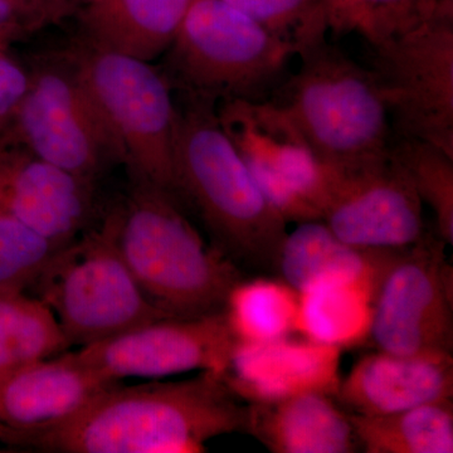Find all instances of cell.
Here are the masks:
<instances>
[{"label": "cell", "mask_w": 453, "mask_h": 453, "mask_svg": "<svg viewBox=\"0 0 453 453\" xmlns=\"http://www.w3.org/2000/svg\"><path fill=\"white\" fill-rule=\"evenodd\" d=\"M71 2H73V0H71ZM82 2H83V0H82Z\"/></svg>", "instance_id": "f546056e"}, {"label": "cell", "mask_w": 453, "mask_h": 453, "mask_svg": "<svg viewBox=\"0 0 453 453\" xmlns=\"http://www.w3.org/2000/svg\"><path fill=\"white\" fill-rule=\"evenodd\" d=\"M401 252L351 246L336 237L323 220H309L297 223L286 234L276 273L296 292L314 280L330 276L357 280L378 292L390 264Z\"/></svg>", "instance_id": "ffe728a7"}, {"label": "cell", "mask_w": 453, "mask_h": 453, "mask_svg": "<svg viewBox=\"0 0 453 453\" xmlns=\"http://www.w3.org/2000/svg\"><path fill=\"white\" fill-rule=\"evenodd\" d=\"M265 198L286 222L321 219L342 173L321 162L275 101L226 98L216 107Z\"/></svg>", "instance_id": "ba28073f"}, {"label": "cell", "mask_w": 453, "mask_h": 453, "mask_svg": "<svg viewBox=\"0 0 453 453\" xmlns=\"http://www.w3.org/2000/svg\"><path fill=\"white\" fill-rule=\"evenodd\" d=\"M62 247L0 211V294L26 292Z\"/></svg>", "instance_id": "83f0119b"}, {"label": "cell", "mask_w": 453, "mask_h": 453, "mask_svg": "<svg viewBox=\"0 0 453 453\" xmlns=\"http://www.w3.org/2000/svg\"><path fill=\"white\" fill-rule=\"evenodd\" d=\"M372 49V71L398 138L431 142L453 157V7Z\"/></svg>", "instance_id": "9c48e42d"}, {"label": "cell", "mask_w": 453, "mask_h": 453, "mask_svg": "<svg viewBox=\"0 0 453 453\" xmlns=\"http://www.w3.org/2000/svg\"><path fill=\"white\" fill-rule=\"evenodd\" d=\"M174 166L178 193L196 205L217 249L235 265L276 273L288 222L220 127L214 100L192 95L177 107Z\"/></svg>", "instance_id": "7a4b0ae2"}, {"label": "cell", "mask_w": 453, "mask_h": 453, "mask_svg": "<svg viewBox=\"0 0 453 453\" xmlns=\"http://www.w3.org/2000/svg\"><path fill=\"white\" fill-rule=\"evenodd\" d=\"M70 347L56 315L40 297L0 294V377Z\"/></svg>", "instance_id": "603a6c76"}, {"label": "cell", "mask_w": 453, "mask_h": 453, "mask_svg": "<svg viewBox=\"0 0 453 453\" xmlns=\"http://www.w3.org/2000/svg\"><path fill=\"white\" fill-rule=\"evenodd\" d=\"M299 294L281 279H241L226 297V321L238 342H267L297 334Z\"/></svg>", "instance_id": "cb8c5ba5"}, {"label": "cell", "mask_w": 453, "mask_h": 453, "mask_svg": "<svg viewBox=\"0 0 453 453\" xmlns=\"http://www.w3.org/2000/svg\"><path fill=\"white\" fill-rule=\"evenodd\" d=\"M335 398L349 413L365 416L453 398V356H399L377 349L354 363Z\"/></svg>", "instance_id": "e0dca14e"}, {"label": "cell", "mask_w": 453, "mask_h": 453, "mask_svg": "<svg viewBox=\"0 0 453 453\" xmlns=\"http://www.w3.org/2000/svg\"><path fill=\"white\" fill-rule=\"evenodd\" d=\"M285 43L295 56L326 41L330 31L325 0H223Z\"/></svg>", "instance_id": "4316f807"}, {"label": "cell", "mask_w": 453, "mask_h": 453, "mask_svg": "<svg viewBox=\"0 0 453 453\" xmlns=\"http://www.w3.org/2000/svg\"><path fill=\"white\" fill-rule=\"evenodd\" d=\"M249 404L222 375L107 387L32 447L64 453H201L208 441L246 431Z\"/></svg>", "instance_id": "6da1fadb"}, {"label": "cell", "mask_w": 453, "mask_h": 453, "mask_svg": "<svg viewBox=\"0 0 453 453\" xmlns=\"http://www.w3.org/2000/svg\"><path fill=\"white\" fill-rule=\"evenodd\" d=\"M246 432L273 453H353L360 449L350 414L335 396L325 393L249 404Z\"/></svg>", "instance_id": "ac0fdd59"}, {"label": "cell", "mask_w": 453, "mask_h": 453, "mask_svg": "<svg viewBox=\"0 0 453 453\" xmlns=\"http://www.w3.org/2000/svg\"><path fill=\"white\" fill-rule=\"evenodd\" d=\"M169 65L190 95L265 100L294 52L223 0H195L169 47Z\"/></svg>", "instance_id": "52a82bcc"}, {"label": "cell", "mask_w": 453, "mask_h": 453, "mask_svg": "<svg viewBox=\"0 0 453 453\" xmlns=\"http://www.w3.org/2000/svg\"><path fill=\"white\" fill-rule=\"evenodd\" d=\"M422 207L390 149L383 159L342 173L321 220L351 246L403 251L427 235Z\"/></svg>", "instance_id": "4fadbf2b"}, {"label": "cell", "mask_w": 453, "mask_h": 453, "mask_svg": "<svg viewBox=\"0 0 453 453\" xmlns=\"http://www.w3.org/2000/svg\"><path fill=\"white\" fill-rule=\"evenodd\" d=\"M392 153L401 163L423 204L436 219L438 238L453 244V157L442 149L412 138L392 142Z\"/></svg>", "instance_id": "484cf974"}, {"label": "cell", "mask_w": 453, "mask_h": 453, "mask_svg": "<svg viewBox=\"0 0 453 453\" xmlns=\"http://www.w3.org/2000/svg\"><path fill=\"white\" fill-rule=\"evenodd\" d=\"M300 58L299 71L275 103L319 159L347 173L386 157L392 149V122L374 73L327 41Z\"/></svg>", "instance_id": "277c9868"}, {"label": "cell", "mask_w": 453, "mask_h": 453, "mask_svg": "<svg viewBox=\"0 0 453 453\" xmlns=\"http://www.w3.org/2000/svg\"><path fill=\"white\" fill-rule=\"evenodd\" d=\"M115 216L119 251L155 308L169 318L223 311L240 268L204 242L172 193L136 181Z\"/></svg>", "instance_id": "3957f363"}, {"label": "cell", "mask_w": 453, "mask_h": 453, "mask_svg": "<svg viewBox=\"0 0 453 453\" xmlns=\"http://www.w3.org/2000/svg\"><path fill=\"white\" fill-rule=\"evenodd\" d=\"M445 247L427 234L390 264L372 308L375 348L399 356L453 353V270Z\"/></svg>", "instance_id": "8fae6325"}, {"label": "cell", "mask_w": 453, "mask_h": 453, "mask_svg": "<svg viewBox=\"0 0 453 453\" xmlns=\"http://www.w3.org/2000/svg\"><path fill=\"white\" fill-rule=\"evenodd\" d=\"M325 3L330 29L359 33L372 47L425 22L438 9L453 7L442 0H325Z\"/></svg>", "instance_id": "d4e9b609"}, {"label": "cell", "mask_w": 453, "mask_h": 453, "mask_svg": "<svg viewBox=\"0 0 453 453\" xmlns=\"http://www.w3.org/2000/svg\"><path fill=\"white\" fill-rule=\"evenodd\" d=\"M297 294L299 335L342 351L371 338L377 290L368 283L349 277H321Z\"/></svg>", "instance_id": "44dd1931"}, {"label": "cell", "mask_w": 453, "mask_h": 453, "mask_svg": "<svg viewBox=\"0 0 453 453\" xmlns=\"http://www.w3.org/2000/svg\"><path fill=\"white\" fill-rule=\"evenodd\" d=\"M342 350L296 334L267 342H235L222 375L244 403H273L305 393L336 395Z\"/></svg>", "instance_id": "2e32d148"}, {"label": "cell", "mask_w": 453, "mask_h": 453, "mask_svg": "<svg viewBox=\"0 0 453 453\" xmlns=\"http://www.w3.org/2000/svg\"><path fill=\"white\" fill-rule=\"evenodd\" d=\"M350 414L366 453H452V398L380 416Z\"/></svg>", "instance_id": "7402d4cb"}, {"label": "cell", "mask_w": 453, "mask_h": 453, "mask_svg": "<svg viewBox=\"0 0 453 453\" xmlns=\"http://www.w3.org/2000/svg\"><path fill=\"white\" fill-rule=\"evenodd\" d=\"M94 183L74 177L27 150L8 135L0 138V211L65 247L88 225Z\"/></svg>", "instance_id": "9a60e30c"}, {"label": "cell", "mask_w": 453, "mask_h": 453, "mask_svg": "<svg viewBox=\"0 0 453 453\" xmlns=\"http://www.w3.org/2000/svg\"><path fill=\"white\" fill-rule=\"evenodd\" d=\"M113 381L73 353L38 360L0 377V443L32 447L65 425Z\"/></svg>", "instance_id": "5bb4252c"}, {"label": "cell", "mask_w": 453, "mask_h": 453, "mask_svg": "<svg viewBox=\"0 0 453 453\" xmlns=\"http://www.w3.org/2000/svg\"><path fill=\"white\" fill-rule=\"evenodd\" d=\"M44 162L94 183L118 145L73 65L42 68L29 85L8 134Z\"/></svg>", "instance_id": "30bf717a"}, {"label": "cell", "mask_w": 453, "mask_h": 453, "mask_svg": "<svg viewBox=\"0 0 453 453\" xmlns=\"http://www.w3.org/2000/svg\"><path fill=\"white\" fill-rule=\"evenodd\" d=\"M71 65L111 133L121 163L136 181L177 195L174 166L177 105L153 65L83 41Z\"/></svg>", "instance_id": "5b68a950"}, {"label": "cell", "mask_w": 453, "mask_h": 453, "mask_svg": "<svg viewBox=\"0 0 453 453\" xmlns=\"http://www.w3.org/2000/svg\"><path fill=\"white\" fill-rule=\"evenodd\" d=\"M29 85V74L0 47V138L8 134Z\"/></svg>", "instance_id": "f1b7e54d"}, {"label": "cell", "mask_w": 453, "mask_h": 453, "mask_svg": "<svg viewBox=\"0 0 453 453\" xmlns=\"http://www.w3.org/2000/svg\"><path fill=\"white\" fill-rule=\"evenodd\" d=\"M115 211L96 231L65 244L33 286L71 345L94 344L169 318L140 288L116 243Z\"/></svg>", "instance_id": "8992f818"}, {"label": "cell", "mask_w": 453, "mask_h": 453, "mask_svg": "<svg viewBox=\"0 0 453 453\" xmlns=\"http://www.w3.org/2000/svg\"><path fill=\"white\" fill-rule=\"evenodd\" d=\"M195 0H83V41L150 62L169 50Z\"/></svg>", "instance_id": "d6986e66"}, {"label": "cell", "mask_w": 453, "mask_h": 453, "mask_svg": "<svg viewBox=\"0 0 453 453\" xmlns=\"http://www.w3.org/2000/svg\"><path fill=\"white\" fill-rule=\"evenodd\" d=\"M235 340L225 311L163 318L76 351L105 380H162L199 371L225 374Z\"/></svg>", "instance_id": "7c38bea8"}]
</instances>
